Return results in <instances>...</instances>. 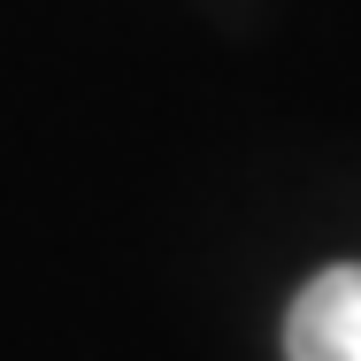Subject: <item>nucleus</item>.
Here are the masks:
<instances>
[{
  "label": "nucleus",
  "instance_id": "nucleus-1",
  "mask_svg": "<svg viewBox=\"0 0 361 361\" xmlns=\"http://www.w3.org/2000/svg\"><path fill=\"white\" fill-rule=\"evenodd\" d=\"M285 361H361V262H338L285 315Z\"/></svg>",
  "mask_w": 361,
  "mask_h": 361
}]
</instances>
